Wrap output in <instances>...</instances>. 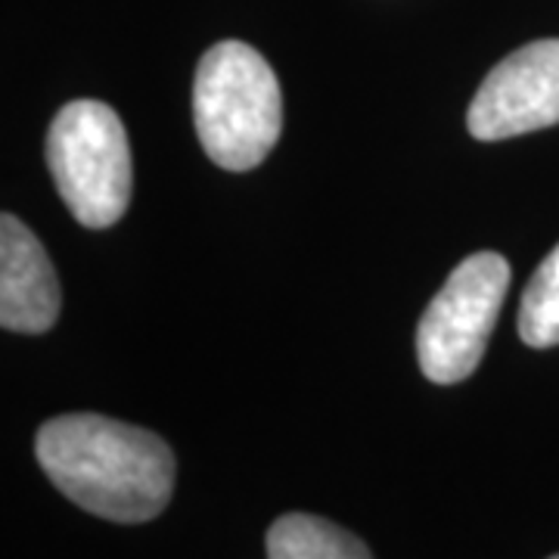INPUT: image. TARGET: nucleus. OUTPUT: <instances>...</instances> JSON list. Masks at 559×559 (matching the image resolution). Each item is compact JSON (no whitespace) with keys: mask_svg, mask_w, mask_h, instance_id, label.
<instances>
[{"mask_svg":"<svg viewBox=\"0 0 559 559\" xmlns=\"http://www.w3.org/2000/svg\"><path fill=\"white\" fill-rule=\"evenodd\" d=\"M559 124V38L532 40L485 75L466 112L476 140H510Z\"/></svg>","mask_w":559,"mask_h":559,"instance_id":"5","label":"nucleus"},{"mask_svg":"<svg viewBox=\"0 0 559 559\" xmlns=\"http://www.w3.org/2000/svg\"><path fill=\"white\" fill-rule=\"evenodd\" d=\"M40 469L81 510L109 522H150L175 491V454L165 441L121 419L66 414L35 439Z\"/></svg>","mask_w":559,"mask_h":559,"instance_id":"1","label":"nucleus"},{"mask_svg":"<svg viewBox=\"0 0 559 559\" xmlns=\"http://www.w3.org/2000/svg\"><path fill=\"white\" fill-rule=\"evenodd\" d=\"M60 280L40 240L16 215L0 218V323L40 336L60 318Z\"/></svg>","mask_w":559,"mask_h":559,"instance_id":"6","label":"nucleus"},{"mask_svg":"<svg viewBox=\"0 0 559 559\" xmlns=\"http://www.w3.org/2000/svg\"><path fill=\"white\" fill-rule=\"evenodd\" d=\"M193 121L205 156L227 171L267 159L283 131L274 69L255 47L221 40L205 50L193 81Z\"/></svg>","mask_w":559,"mask_h":559,"instance_id":"2","label":"nucleus"},{"mask_svg":"<svg viewBox=\"0 0 559 559\" xmlns=\"http://www.w3.org/2000/svg\"><path fill=\"white\" fill-rule=\"evenodd\" d=\"M550 559H559V554H557V557H550Z\"/></svg>","mask_w":559,"mask_h":559,"instance_id":"9","label":"nucleus"},{"mask_svg":"<svg viewBox=\"0 0 559 559\" xmlns=\"http://www.w3.org/2000/svg\"><path fill=\"white\" fill-rule=\"evenodd\" d=\"M267 559H373V554L336 522L286 513L267 532Z\"/></svg>","mask_w":559,"mask_h":559,"instance_id":"7","label":"nucleus"},{"mask_svg":"<svg viewBox=\"0 0 559 559\" xmlns=\"http://www.w3.org/2000/svg\"><path fill=\"white\" fill-rule=\"evenodd\" d=\"M47 168L72 218L103 230L124 215L134 187L131 146L119 112L100 100H72L47 131Z\"/></svg>","mask_w":559,"mask_h":559,"instance_id":"3","label":"nucleus"},{"mask_svg":"<svg viewBox=\"0 0 559 559\" xmlns=\"http://www.w3.org/2000/svg\"><path fill=\"white\" fill-rule=\"evenodd\" d=\"M520 336L532 348L559 345V246L540 261L522 293Z\"/></svg>","mask_w":559,"mask_h":559,"instance_id":"8","label":"nucleus"},{"mask_svg":"<svg viewBox=\"0 0 559 559\" xmlns=\"http://www.w3.org/2000/svg\"><path fill=\"white\" fill-rule=\"evenodd\" d=\"M507 289L510 261L500 252L460 261L417 326V360L426 380L454 385L476 373Z\"/></svg>","mask_w":559,"mask_h":559,"instance_id":"4","label":"nucleus"}]
</instances>
